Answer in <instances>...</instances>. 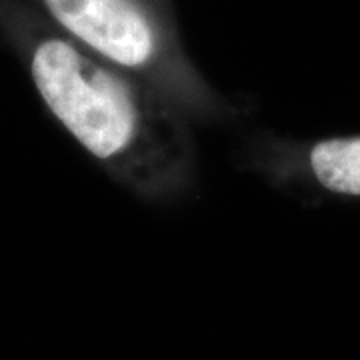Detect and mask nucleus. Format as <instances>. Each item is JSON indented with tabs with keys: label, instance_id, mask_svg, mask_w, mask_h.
Listing matches in <instances>:
<instances>
[{
	"label": "nucleus",
	"instance_id": "obj_3",
	"mask_svg": "<svg viewBox=\"0 0 360 360\" xmlns=\"http://www.w3.org/2000/svg\"><path fill=\"white\" fill-rule=\"evenodd\" d=\"M309 162L326 191L360 196V136L319 142L310 150Z\"/></svg>",
	"mask_w": 360,
	"mask_h": 360
},
{
	"label": "nucleus",
	"instance_id": "obj_2",
	"mask_svg": "<svg viewBox=\"0 0 360 360\" xmlns=\"http://www.w3.org/2000/svg\"><path fill=\"white\" fill-rule=\"evenodd\" d=\"M52 16L89 49L122 68H142L156 54V34L134 0H44Z\"/></svg>",
	"mask_w": 360,
	"mask_h": 360
},
{
	"label": "nucleus",
	"instance_id": "obj_1",
	"mask_svg": "<svg viewBox=\"0 0 360 360\" xmlns=\"http://www.w3.org/2000/svg\"><path fill=\"white\" fill-rule=\"evenodd\" d=\"M32 77L44 103L94 156L129 153L141 134V110L122 78L63 40L42 42Z\"/></svg>",
	"mask_w": 360,
	"mask_h": 360
}]
</instances>
